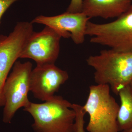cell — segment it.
<instances>
[{"label": "cell", "instance_id": "6da1fadb", "mask_svg": "<svg viewBox=\"0 0 132 132\" xmlns=\"http://www.w3.org/2000/svg\"><path fill=\"white\" fill-rule=\"evenodd\" d=\"M86 62L94 70L97 85H108L116 94L132 80V53L104 50L88 57Z\"/></svg>", "mask_w": 132, "mask_h": 132}, {"label": "cell", "instance_id": "7a4b0ae2", "mask_svg": "<svg viewBox=\"0 0 132 132\" xmlns=\"http://www.w3.org/2000/svg\"><path fill=\"white\" fill-rule=\"evenodd\" d=\"M69 102L54 95L41 104L29 102L24 110L34 119L35 132H73L75 111Z\"/></svg>", "mask_w": 132, "mask_h": 132}, {"label": "cell", "instance_id": "3957f363", "mask_svg": "<svg viewBox=\"0 0 132 132\" xmlns=\"http://www.w3.org/2000/svg\"><path fill=\"white\" fill-rule=\"evenodd\" d=\"M83 109L89 116L88 132H119L117 118L119 105L108 85H91Z\"/></svg>", "mask_w": 132, "mask_h": 132}, {"label": "cell", "instance_id": "277c9868", "mask_svg": "<svg viewBox=\"0 0 132 132\" xmlns=\"http://www.w3.org/2000/svg\"><path fill=\"white\" fill-rule=\"evenodd\" d=\"M86 34L91 37L92 43L118 52L132 53V5L114 21L97 24L89 21Z\"/></svg>", "mask_w": 132, "mask_h": 132}, {"label": "cell", "instance_id": "5b68a950", "mask_svg": "<svg viewBox=\"0 0 132 132\" xmlns=\"http://www.w3.org/2000/svg\"><path fill=\"white\" fill-rule=\"evenodd\" d=\"M32 68V64L30 62L22 63L16 61L7 76L3 90L5 104L3 121L5 123H10L16 111L25 107L30 102L28 94L30 92Z\"/></svg>", "mask_w": 132, "mask_h": 132}, {"label": "cell", "instance_id": "8992f818", "mask_svg": "<svg viewBox=\"0 0 132 132\" xmlns=\"http://www.w3.org/2000/svg\"><path fill=\"white\" fill-rule=\"evenodd\" d=\"M61 36L46 26L39 32H33L20 58L32 59L37 65L55 64L59 56Z\"/></svg>", "mask_w": 132, "mask_h": 132}, {"label": "cell", "instance_id": "52a82bcc", "mask_svg": "<svg viewBox=\"0 0 132 132\" xmlns=\"http://www.w3.org/2000/svg\"><path fill=\"white\" fill-rule=\"evenodd\" d=\"M69 79L67 72L55 64L37 65L30 77V92L34 97L43 101L48 100Z\"/></svg>", "mask_w": 132, "mask_h": 132}, {"label": "cell", "instance_id": "ba28073f", "mask_svg": "<svg viewBox=\"0 0 132 132\" xmlns=\"http://www.w3.org/2000/svg\"><path fill=\"white\" fill-rule=\"evenodd\" d=\"M90 19L82 12H66L55 16L39 15L31 22L49 27L61 38H71L75 44L80 45L85 41L87 25Z\"/></svg>", "mask_w": 132, "mask_h": 132}, {"label": "cell", "instance_id": "9c48e42d", "mask_svg": "<svg viewBox=\"0 0 132 132\" xmlns=\"http://www.w3.org/2000/svg\"><path fill=\"white\" fill-rule=\"evenodd\" d=\"M33 24L20 22L8 35H0V70L7 76L34 32Z\"/></svg>", "mask_w": 132, "mask_h": 132}, {"label": "cell", "instance_id": "30bf717a", "mask_svg": "<svg viewBox=\"0 0 132 132\" xmlns=\"http://www.w3.org/2000/svg\"><path fill=\"white\" fill-rule=\"evenodd\" d=\"M132 0H83L82 12L90 19L118 18L129 9Z\"/></svg>", "mask_w": 132, "mask_h": 132}, {"label": "cell", "instance_id": "8fae6325", "mask_svg": "<svg viewBox=\"0 0 132 132\" xmlns=\"http://www.w3.org/2000/svg\"><path fill=\"white\" fill-rule=\"evenodd\" d=\"M118 95L120 105L118 112L117 123L119 131H122L132 126V90L129 85L122 88Z\"/></svg>", "mask_w": 132, "mask_h": 132}, {"label": "cell", "instance_id": "7c38bea8", "mask_svg": "<svg viewBox=\"0 0 132 132\" xmlns=\"http://www.w3.org/2000/svg\"><path fill=\"white\" fill-rule=\"evenodd\" d=\"M72 108L76 113L73 132H86L84 127V117L86 113L83 106L79 104H72Z\"/></svg>", "mask_w": 132, "mask_h": 132}, {"label": "cell", "instance_id": "4fadbf2b", "mask_svg": "<svg viewBox=\"0 0 132 132\" xmlns=\"http://www.w3.org/2000/svg\"><path fill=\"white\" fill-rule=\"evenodd\" d=\"M83 0H71L67 12L76 13L82 12Z\"/></svg>", "mask_w": 132, "mask_h": 132}, {"label": "cell", "instance_id": "5bb4252c", "mask_svg": "<svg viewBox=\"0 0 132 132\" xmlns=\"http://www.w3.org/2000/svg\"><path fill=\"white\" fill-rule=\"evenodd\" d=\"M7 76L0 70V107L4 106L5 102L3 95L4 86Z\"/></svg>", "mask_w": 132, "mask_h": 132}, {"label": "cell", "instance_id": "9a60e30c", "mask_svg": "<svg viewBox=\"0 0 132 132\" xmlns=\"http://www.w3.org/2000/svg\"><path fill=\"white\" fill-rule=\"evenodd\" d=\"M19 0H0V24L3 15L12 4Z\"/></svg>", "mask_w": 132, "mask_h": 132}, {"label": "cell", "instance_id": "2e32d148", "mask_svg": "<svg viewBox=\"0 0 132 132\" xmlns=\"http://www.w3.org/2000/svg\"><path fill=\"white\" fill-rule=\"evenodd\" d=\"M122 132H132V126L128 129L122 131Z\"/></svg>", "mask_w": 132, "mask_h": 132}, {"label": "cell", "instance_id": "e0dca14e", "mask_svg": "<svg viewBox=\"0 0 132 132\" xmlns=\"http://www.w3.org/2000/svg\"><path fill=\"white\" fill-rule=\"evenodd\" d=\"M129 86H130V88H131V89H132V80L131 81V82H130V84H129Z\"/></svg>", "mask_w": 132, "mask_h": 132}]
</instances>
